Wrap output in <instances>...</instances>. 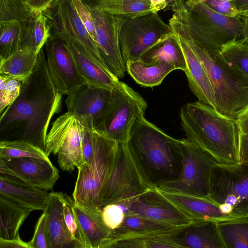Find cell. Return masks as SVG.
I'll list each match as a JSON object with an SVG mask.
<instances>
[{"label":"cell","instance_id":"1","mask_svg":"<svg viewBox=\"0 0 248 248\" xmlns=\"http://www.w3.org/2000/svg\"><path fill=\"white\" fill-rule=\"evenodd\" d=\"M62 95L48 73L34 70L16 99L0 114V141H25L45 151L48 125L61 111Z\"/></svg>","mask_w":248,"mask_h":248},{"label":"cell","instance_id":"20","mask_svg":"<svg viewBox=\"0 0 248 248\" xmlns=\"http://www.w3.org/2000/svg\"><path fill=\"white\" fill-rule=\"evenodd\" d=\"M161 192L193 221H212L218 223L246 218L235 214H224L219 205L209 198Z\"/></svg>","mask_w":248,"mask_h":248},{"label":"cell","instance_id":"7","mask_svg":"<svg viewBox=\"0 0 248 248\" xmlns=\"http://www.w3.org/2000/svg\"><path fill=\"white\" fill-rule=\"evenodd\" d=\"M147 104L126 83L119 81L95 129L117 143H126L136 122L144 117Z\"/></svg>","mask_w":248,"mask_h":248},{"label":"cell","instance_id":"38","mask_svg":"<svg viewBox=\"0 0 248 248\" xmlns=\"http://www.w3.org/2000/svg\"><path fill=\"white\" fill-rule=\"evenodd\" d=\"M27 77L0 75V114L18 97L22 84Z\"/></svg>","mask_w":248,"mask_h":248},{"label":"cell","instance_id":"3","mask_svg":"<svg viewBox=\"0 0 248 248\" xmlns=\"http://www.w3.org/2000/svg\"><path fill=\"white\" fill-rule=\"evenodd\" d=\"M180 117L186 139L217 164L240 163L241 132L236 120L223 116L199 101L183 105Z\"/></svg>","mask_w":248,"mask_h":248},{"label":"cell","instance_id":"35","mask_svg":"<svg viewBox=\"0 0 248 248\" xmlns=\"http://www.w3.org/2000/svg\"><path fill=\"white\" fill-rule=\"evenodd\" d=\"M25 157L49 159L45 151L29 142L23 140L0 141V158Z\"/></svg>","mask_w":248,"mask_h":248},{"label":"cell","instance_id":"53","mask_svg":"<svg viewBox=\"0 0 248 248\" xmlns=\"http://www.w3.org/2000/svg\"><path fill=\"white\" fill-rule=\"evenodd\" d=\"M248 116V106L247 108L241 113V114L239 115L238 119H240L242 117Z\"/></svg>","mask_w":248,"mask_h":248},{"label":"cell","instance_id":"36","mask_svg":"<svg viewBox=\"0 0 248 248\" xmlns=\"http://www.w3.org/2000/svg\"><path fill=\"white\" fill-rule=\"evenodd\" d=\"M228 63L248 78V45L241 41L228 43L219 51Z\"/></svg>","mask_w":248,"mask_h":248},{"label":"cell","instance_id":"8","mask_svg":"<svg viewBox=\"0 0 248 248\" xmlns=\"http://www.w3.org/2000/svg\"><path fill=\"white\" fill-rule=\"evenodd\" d=\"M179 140L182 155L180 176L176 180L156 188L163 192L210 199L211 171L217 163L208 154L186 139Z\"/></svg>","mask_w":248,"mask_h":248},{"label":"cell","instance_id":"23","mask_svg":"<svg viewBox=\"0 0 248 248\" xmlns=\"http://www.w3.org/2000/svg\"><path fill=\"white\" fill-rule=\"evenodd\" d=\"M63 41L74 60L79 75L88 85L111 91L114 90L119 79L92 60L79 44L70 40Z\"/></svg>","mask_w":248,"mask_h":248},{"label":"cell","instance_id":"25","mask_svg":"<svg viewBox=\"0 0 248 248\" xmlns=\"http://www.w3.org/2000/svg\"><path fill=\"white\" fill-rule=\"evenodd\" d=\"M50 193L21 181L17 178L0 176V195L33 210L44 211Z\"/></svg>","mask_w":248,"mask_h":248},{"label":"cell","instance_id":"32","mask_svg":"<svg viewBox=\"0 0 248 248\" xmlns=\"http://www.w3.org/2000/svg\"><path fill=\"white\" fill-rule=\"evenodd\" d=\"M224 248H248V218L217 223Z\"/></svg>","mask_w":248,"mask_h":248},{"label":"cell","instance_id":"10","mask_svg":"<svg viewBox=\"0 0 248 248\" xmlns=\"http://www.w3.org/2000/svg\"><path fill=\"white\" fill-rule=\"evenodd\" d=\"M149 189L137 170L126 143H118L113 166L102 194L101 207L117 204L125 215L133 202Z\"/></svg>","mask_w":248,"mask_h":248},{"label":"cell","instance_id":"49","mask_svg":"<svg viewBox=\"0 0 248 248\" xmlns=\"http://www.w3.org/2000/svg\"><path fill=\"white\" fill-rule=\"evenodd\" d=\"M236 121L240 132L242 134H248V116L241 118Z\"/></svg>","mask_w":248,"mask_h":248},{"label":"cell","instance_id":"46","mask_svg":"<svg viewBox=\"0 0 248 248\" xmlns=\"http://www.w3.org/2000/svg\"><path fill=\"white\" fill-rule=\"evenodd\" d=\"M147 248H183L160 236L144 238Z\"/></svg>","mask_w":248,"mask_h":248},{"label":"cell","instance_id":"17","mask_svg":"<svg viewBox=\"0 0 248 248\" xmlns=\"http://www.w3.org/2000/svg\"><path fill=\"white\" fill-rule=\"evenodd\" d=\"M129 212L176 227L193 222L156 187L139 196L131 203Z\"/></svg>","mask_w":248,"mask_h":248},{"label":"cell","instance_id":"21","mask_svg":"<svg viewBox=\"0 0 248 248\" xmlns=\"http://www.w3.org/2000/svg\"><path fill=\"white\" fill-rule=\"evenodd\" d=\"M64 195L62 192L50 193L43 211L51 248H85L73 238L64 222L63 216Z\"/></svg>","mask_w":248,"mask_h":248},{"label":"cell","instance_id":"47","mask_svg":"<svg viewBox=\"0 0 248 248\" xmlns=\"http://www.w3.org/2000/svg\"><path fill=\"white\" fill-rule=\"evenodd\" d=\"M239 154L240 163L248 164V134L241 133Z\"/></svg>","mask_w":248,"mask_h":248},{"label":"cell","instance_id":"50","mask_svg":"<svg viewBox=\"0 0 248 248\" xmlns=\"http://www.w3.org/2000/svg\"><path fill=\"white\" fill-rule=\"evenodd\" d=\"M234 3L239 13L248 11V0H234Z\"/></svg>","mask_w":248,"mask_h":248},{"label":"cell","instance_id":"27","mask_svg":"<svg viewBox=\"0 0 248 248\" xmlns=\"http://www.w3.org/2000/svg\"><path fill=\"white\" fill-rule=\"evenodd\" d=\"M73 210L88 248H105L109 243L111 231L103 223L100 211L95 212L74 204Z\"/></svg>","mask_w":248,"mask_h":248},{"label":"cell","instance_id":"31","mask_svg":"<svg viewBox=\"0 0 248 248\" xmlns=\"http://www.w3.org/2000/svg\"><path fill=\"white\" fill-rule=\"evenodd\" d=\"M49 37L46 17L42 14L38 15L23 23L20 49H28L38 54Z\"/></svg>","mask_w":248,"mask_h":248},{"label":"cell","instance_id":"12","mask_svg":"<svg viewBox=\"0 0 248 248\" xmlns=\"http://www.w3.org/2000/svg\"><path fill=\"white\" fill-rule=\"evenodd\" d=\"M84 126L74 115L67 112L52 123L47 133L45 152L58 155L61 169L72 172L85 164L82 149Z\"/></svg>","mask_w":248,"mask_h":248},{"label":"cell","instance_id":"33","mask_svg":"<svg viewBox=\"0 0 248 248\" xmlns=\"http://www.w3.org/2000/svg\"><path fill=\"white\" fill-rule=\"evenodd\" d=\"M38 54L28 49L19 50L8 59L0 61V75L29 76L36 63Z\"/></svg>","mask_w":248,"mask_h":248},{"label":"cell","instance_id":"44","mask_svg":"<svg viewBox=\"0 0 248 248\" xmlns=\"http://www.w3.org/2000/svg\"><path fill=\"white\" fill-rule=\"evenodd\" d=\"M94 148V129L84 126L82 133V149L85 163L91 158Z\"/></svg>","mask_w":248,"mask_h":248},{"label":"cell","instance_id":"42","mask_svg":"<svg viewBox=\"0 0 248 248\" xmlns=\"http://www.w3.org/2000/svg\"><path fill=\"white\" fill-rule=\"evenodd\" d=\"M71 1L83 24L93 40L95 35V25L89 9L82 0H71Z\"/></svg>","mask_w":248,"mask_h":248},{"label":"cell","instance_id":"16","mask_svg":"<svg viewBox=\"0 0 248 248\" xmlns=\"http://www.w3.org/2000/svg\"><path fill=\"white\" fill-rule=\"evenodd\" d=\"M0 175L14 177L38 188L52 190L59 170L49 159L31 157L0 158Z\"/></svg>","mask_w":248,"mask_h":248},{"label":"cell","instance_id":"29","mask_svg":"<svg viewBox=\"0 0 248 248\" xmlns=\"http://www.w3.org/2000/svg\"><path fill=\"white\" fill-rule=\"evenodd\" d=\"M32 210L0 195V239H20L19 230Z\"/></svg>","mask_w":248,"mask_h":248},{"label":"cell","instance_id":"22","mask_svg":"<svg viewBox=\"0 0 248 248\" xmlns=\"http://www.w3.org/2000/svg\"><path fill=\"white\" fill-rule=\"evenodd\" d=\"M172 29L185 57L186 70L185 73L191 91L198 101L215 109L214 93L206 71L187 41L177 31Z\"/></svg>","mask_w":248,"mask_h":248},{"label":"cell","instance_id":"19","mask_svg":"<svg viewBox=\"0 0 248 248\" xmlns=\"http://www.w3.org/2000/svg\"><path fill=\"white\" fill-rule=\"evenodd\" d=\"M217 224L212 221H193L158 236L183 248H224Z\"/></svg>","mask_w":248,"mask_h":248},{"label":"cell","instance_id":"24","mask_svg":"<svg viewBox=\"0 0 248 248\" xmlns=\"http://www.w3.org/2000/svg\"><path fill=\"white\" fill-rule=\"evenodd\" d=\"M179 227H176L128 212L125 215L120 227L111 231L110 240L107 246L123 239L145 238L166 234Z\"/></svg>","mask_w":248,"mask_h":248},{"label":"cell","instance_id":"51","mask_svg":"<svg viewBox=\"0 0 248 248\" xmlns=\"http://www.w3.org/2000/svg\"><path fill=\"white\" fill-rule=\"evenodd\" d=\"M246 29H245V33L244 38L241 41L244 43L248 45V21L246 20Z\"/></svg>","mask_w":248,"mask_h":248},{"label":"cell","instance_id":"30","mask_svg":"<svg viewBox=\"0 0 248 248\" xmlns=\"http://www.w3.org/2000/svg\"><path fill=\"white\" fill-rule=\"evenodd\" d=\"M146 63L162 62L173 65L176 70H186L185 57L176 35H173L156 44L140 58Z\"/></svg>","mask_w":248,"mask_h":248},{"label":"cell","instance_id":"37","mask_svg":"<svg viewBox=\"0 0 248 248\" xmlns=\"http://www.w3.org/2000/svg\"><path fill=\"white\" fill-rule=\"evenodd\" d=\"M38 15L28 0H0V21L25 23Z\"/></svg>","mask_w":248,"mask_h":248},{"label":"cell","instance_id":"34","mask_svg":"<svg viewBox=\"0 0 248 248\" xmlns=\"http://www.w3.org/2000/svg\"><path fill=\"white\" fill-rule=\"evenodd\" d=\"M23 23L0 21V61L6 60L19 49Z\"/></svg>","mask_w":248,"mask_h":248},{"label":"cell","instance_id":"11","mask_svg":"<svg viewBox=\"0 0 248 248\" xmlns=\"http://www.w3.org/2000/svg\"><path fill=\"white\" fill-rule=\"evenodd\" d=\"M42 14L46 17L49 27V38L70 40L78 43L91 60L111 74L94 41L81 21L71 0H53Z\"/></svg>","mask_w":248,"mask_h":248},{"label":"cell","instance_id":"48","mask_svg":"<svg viewBox=\"0 0 248 248\" xmlns=\"http://www.w3.org/2000/svg\"><path fill=\"white\" fill-rule=\"evenodd\" d=\"M0 248H30L27 243L21 239L15 240H5L0 239Z\"/></svg>","mask_w":248,"mask_h":248},{"label":"cell","instance_id":"6","mask_svg":"<svg viewBox=\"0 0 248 248\" xmlns=\"http://www.w3.org/2000/svg\"><path fill=\"white\" fill-rule=\"evenodd\" d=\"M94 148L88 161L78 169L73 193L75 204L97 212L102 194L111 173L118 143L94 129Z\"/></svg>","mask_w":248,"mask_h":248},{"label":"cell","instance_id":"40","mask_svg":"<svg viewBox=\"0 0 248 248\" xmlns=\"http://www.w3.org/2000/svg\"><path fill=\"white\" fill-rule=\"evenodd\" d=\"M100 216L104 225L112 231L120 227L124 220L125 214L120 205L111 203L101 207Z\"/></svg>","mask_w":248,"mask_h":248},{"label":"cell","instance_id":"5","mask_svg":"<svg viewBox=\"0 0 248 248\" xmlns=\"http://www.w3.org/2000/svg\"><path fill=\"white\" fill-rule=\"evenodd\" d=\"M169 6L193 40L202 47L219 51L224 45L244 37V19L220 14L203 0H173Z\"/></svg>","mask_w":248,"mask_h":248},{"label":"cell","instance_id":"18","mask_svg":"<svg viewBox=\"0 0 248 248\" xmlns=\"http://www.w3.org/2000/svg\"><path fill=\"white\" fill-rule=\"evenodd\" d=\"M112 91L85 84L65 101L67 112L85 127L94 129L108 104Z\"/></svg>","mask_w":248,"mask_h":248},{"label":"cell","instance_id":"45","mask_svg":"<svg viewBox=\"0 0 248 248\" xmlns=\"http://www.w3.org/2000/svg\"><path fill=\"white\" fill-rule=\"evenodd\" d=\"M105 248H147L144 238H131L114 242Z\"/></svg>","mask_w":248,"mask_h":248},{"label":"cell","instance_id":"28","mask_svg":"<svg viewBox=\"0 0 248 248\" xmlns=\"http://www.w3.org/2000/svg\"><path fill=\"white\" fill-rule=\"evenodd\" d=\"M125 65L126 71L134 81L145 88L158 86L168 75L176 70L175 67L170 63H146L140 60L128 61Z\"/></svg>","mask_w":248,"mask_h":248},{"label":"cell","instance_id":"43","mask_svg":"<svg viewBox=\"0 0 248 248\" xmlns=\"http://www.w3.org/2000/svg\"><path fill=\"white\" fill-rule=\"evenodd\" d=\"M212 10L230 17L238 16L239 12L236 9L234 0H203Z\"/></svg>","mask_w":248,"mask_h":248},{"label":"cell","instance_id":"9","mask_svg":"<svg viewBox=\"0 0 248 248\" xmlns=\"http://www.w3.org/2000/svg\"><path fill=\"white\" fill-rule=\"evenodd\" d=\"M173 34L171 26L157 13L134 18L123 16L119 38L124 63L139 60L150 48Z\"/></svg>","mask_w":248,"mask_h":248},{"label":"cell","instance_id":"15","mask_svg":"<svg viewBox=\"0 0 248 248\" xmlns=\"http://www.w3.org/2000/svg\"><path fill=\"white\" fill-rule=\"evenodd\" d=\"M44 47L48 71L62 94L70 95L87 84L62 40L49 38Z\"/></svg>","mask_w":248,"mask_h":248},{"label":"cell","instance_id":"2","mask_svg":"<svg viewBox=\"0 0 248 248\" xmlns=\"http://www.w3.org/2000/svg\"><path fill=\"white\" fill-rule=\"evenodd\" d=\"M126 145L141 178L149 188L179 177L182 160L179 140L165 133L145 116L135 124Z\"/></svg>","mask_w":248,"mask_h":248},{"label":"cell","instance_id":"14","mask_svg":"<svg viewBox=\"0 0 248 248\" xmlns=\"http://www.w3.org/2000/svg\"><path fill=\"white\" fill-rule=\"evenodd\" d=\"M84 4L95 23L96 31L93 40L102 59L114 77L119 80L123 78L126 71L119 38L123 16L109 14Z\"/></svg>","mask_w":248,"mask_h":248},{"label":"cell","instance_id":"4","mask_svg":"<svg viewBox=\"0 0 248 248\" xmlns=\"http://www.w3.org/2000/svg\"><path fill=\"white\" fill-rule=\"evenodd\" d=\"M169 23L187 41L206 71L214 93L215 109L226 117L237 120L248 106V78L231 67L219 51L198 45L175 15Z\"/></svg>","mask_w":248,"mask_h":248},{"label":"cell","instance_id":"13","mask_svg":"<svg viewBox=\"0 0 248 248\" xmlns=\"http://www.w3.org/2000/svg\"><path fill=\"white\" fill-rule=\"evenodd\" d=\"M210 198L230 206L233 213L248 218V164H215L211 174Z\"/></svg>","mask_w":248,"mask_h":248},{"label":"cell","instance_id":"41","mask_svg":"<svg viewBox=\"0 0 248 248\" xmlns=\"http://www.w3.org/2000/svg\"><path fill=\"white\" fill-rule=\"evenodd\" d=\"M27 243L30 248H51L46 231V217L44 213L36 223L32 239Z\"/></svg>","mask_w":248,"mask_h":248},{"label":"cell","instance_id":"26","mask_svg":"<svg viewBox=\"0 0 248 248\" xmlns=\"http://www.w3.org/2000/svg\"><path fill=\"white\" fill-rule=\"evenodd\" d=\"M103 12L128 18H134L150 13H157L169 6L166 0H82Z\"/></svg>","mask_w":248,"mask_h":248},{"label":"cell","instance_id":"39","mask_svg":"<svg viewBox=\"0 0 248 248\" xmlns=\"http://www.w3.org/2000/svg\"><path fill=\"white\" fill-rule=\"evenodd\" d=\"M74 202L65 194L63 216L65 225L73 238L84 248H88L85 236L73 210Z\"/></svg>","mask_w":248,"mask_h":248},{"label":"cell","instance_id":"52","mask_svg":"<svg viewBox=\"0 0 248 248\" xmlns=\"http://www.w3.org/2000/svg\"><path fill=\"white\" fill-rule=\"evenodd\" d=\"M238 16L248 21V11L239 13Z\"/></svg>","mask_w":248,"mask_h":248}]
</instances>
